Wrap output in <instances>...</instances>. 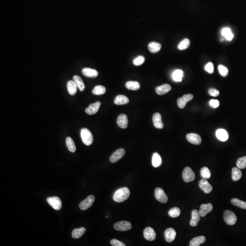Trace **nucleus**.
<instances>
[{
    "mask_svg": "<svg viewBox=\"0 0 246 246\" xmlns=\"http://www.w3.org/2000/svg\"><path fill=\"white\" fill-rule=\"evenodd\" d=\"M187 139L188 141L196 145L200 144L201 143V137L197 134H188L187 135Z\"/></svg>",
    "mask_w": 246,
    "mask_h": 246,
    "instance_id": "nucleus-12",
    "label": "nucleus"
},
{
    "mask_svg": "<svg viewBox=\"0 0 246 246\" xmlns=\"http://www.w3.org/2000/svg\"><path fill=\"white\" fill-rule=\"evenodd\" d=\"M125 154V151L124 149H117L116 151H115L111 155L110 158V161L111 163H116L123 158Z\"/></svg>",
    "mask_w": 246,
    "mask_h": 246,
    "instance_id": "nucleus-9",
    "label": "nucleus"
},
{
    "mask_svg": "<svg viewBox=\"0 0 246 246\" xmlns=\"http://www.w3.org/2000/svg\"><path fill=\"white\" fill-rule=\"evenodd\" d=\"M200 215L196 210H194L192 213V218L190 224L192 227H196L200 220Z\"/></svg>",
    "mask_w": 246,
    "mask_h": 246,
    "instance_id": "nucleus-19",
    "label": "nucleus"
},
{
    "mask_svg": "<svg viewBox=\"0 0 246 246\" xmlns=\"http://www.w3.org/2000/svg\"><path fill=\"white\" fill-rule=\"evenodd\" d=\"M101 105V102L97 101L95 103L89 105L88 108H86L85 112L88 115H93L98 112Z\"/></svg>",
    "mask_w": 246,
    "mask_h": 246,
    "instance_id": "nucleus-14",
    "label": "nucleus"
},
{
    "mask_svg": "<svg viewBox=\"0 0 246 246\" xmlns=\"http://www.w3.org/2000/svg\"><path fill=\"white\" fill-rule=\"evenodd\" d=\"M182 178L186 182H190L195 178V174L190 167L185 168L182 173Z\"/></svg>",
    "mask_w": 246,
    "mask_h": 246,
    "instance_id": "nucleus-4",
    "label": "nucleus"
},
{
    "mask_svg": "<svg viewBox=\"0 0 246 246\" xmlns=\"http://www.w3.org/2000/svg\"><path fill=\"white\" fill-rule=\"evenodd\" d=\"M218 71H219V73L222 76L226 77L228 75V68L222 65H220L218 67Z\"/></svg>",
    "mask_w": 246,
    "mask_h": 246,
    "instance_id": "nucleus-41",
    "label": "nucleus"
},
{
    "mask_svg": "<svg viewBox=\"0 0 246 246\" xmlns=\"http://www.w3.org/2000/svg\"><path fill=\"white\" fill-rule=\"evenodd\" d=\"M165 237L166 242L171 243L176 239V232L173 228H169L166 229L165 232Z\"/></svg>",
    "mask_w": 246,
    "mask_h": 246,
    "instance_id": "nucleus-18",
    "label": "nucleus"
},
{
    "mask_svg": "<svg viewBox=\"0 0 246 246\" xmlns=\"http://www.w3.org/2000/svg\"><path fill=\"white\" fill-rule=\"evenodd\" d=\"M125 87L127 89L131 90H137L140 87L139 83L136 81H128L126 83Z\"/></svg>",
    "mask_w": 246,
    "mask_h": 246,
    "instance_id": "nucleus-31",
    "label": "nucleus"
},
{
    "mask_svg": "<svg viewBox=\"0 0 246 246\" xmlns=\"http://www.w3.org/2000/svg\"><path fill=\"white\" fill-rule=\"evenodd\" d=\"M66 143L68 149L70 152L74 153L76 150L75 144L73 140L71 138L68 137L66 139Z\"/></svg>",
    "mask_w": 246,
    "mask_h": 246,
    "instance_id": "nucleus-33",
    "label": "nucleus"
},
{
    "mask_svg": "<svg viewBox=\"0 0 246 246\" xmlns=\"http://www.w3.org/2000/svg\"><path fill=\"white\" fill-rule=\"evenodd\" d=\"M82 73L88 78H96L98 76V72L96 70L90 68H84L82 71Z\"/></svg>",
    "mask_w": 246,
    "mask_h": 246,
    "instance_id": "nucleus-22",
    "label": "nucleus"
},
{
    "mask_svg": "<svg viewBox=\"0 0 246 246\" xmlns=\"http://www.w3.org/2000/svg\"><path fill=\"white\" fill-rule=\"evenodd\" d=\"M193 98V95L192 94H186V95H183V97L178 99V106L180 109H183L186 106L187 103L192 100Z\"/></svg>",
    "mask_w": 246,
    "mask_h": 246,
    "instance_id": "nucleus-11",
    "label": "nucleus"
},
{
    "mask_svg": "<svg viewBox=\"0 0 246 246\" xmlns=\"http://www.w3.org/2000/svg\"><path fill=\"white\" fill-rule=\"evenodd\" d=\"M111 245L113 246H125V244L123 242H121L120 241L117 239H112L111 241Z\"/></svg>",
    "mask_w": 246,
    "mask_h": 246,
    "instance_id": "nucleus-44",
    "label": "nucleus"
},
{
    "mask_svg": "<svg viewBox=\"0 0 246 246\" xmlns=\"http://www.w3.org/2000/svg\"><path fill=\"white\" fill-rule=\"evenodd\" d=\"M224 220L228 225L233 226L237 222V216L231 211L226 210L224 212Z\"/></svg>",
    "mask_w": 246,
    "mask_h": 246,
    "instance_id": "nucleus-3",
    "label": "nucleus"
},
{
    "mask_svg": "<svg viewBox=\"0 0 246 246\" xmlns=\"http://www.w3.org/2000/svg\"><path fill=\"white\" fill-rule=\"evenodd\" d=\"M152 164L153 167L155 168L160 167L162 164V159L160 154L157 153H154L152 156Z\"/></svg>",
    "mask_w": 246,
    "mask_h": 246,
    "instance_id": "nucleus-26",
    "label": "nucleus"
},
{
    "mask_svg": "<svg viewBox=\"0 0 246 246\" xmlns=\"http://www.w3.org/2000/svg\"><path fill=\"white\" fill-rule=\"evenodd\" d=\"M86 232V229L84 228H80L74 229L72 234L73 238L75 239L80 238Z\"/></svg>",
    "mask_w": 246,
    "mask_h": 246,
    "instance_id": "nucleus-30",
    "label": "nucleus"
},
{
    "mask_svg": "<svg viewBox=\"0 0 246 246\" xmlns=\"http://www.w3.org/2000/svg\"><path fill=\"white\" fill-rule=\"evenodd\" d=\"M130 192L128 188L126 187L121 188L116 191L113 196V200L116 202H124L129 197Z\"/></svg>",
    "mask_w": 246,
    "mask_h": 246,
    "instance_id": "nucleus-1",
    "label": "nucleus"
},
{
    "mask_svg": "<svg viewBox=\"0 0 246 246\" xmlns=\"http://www.w3.org/2000/svg\"><path fill=\"white\" fill-rule=\"evenodd\" d=\"M232 204L240 208L246 210V202L240 200L238 198H234L231 200Z\"/></svg>",
    "mask_w": 246,
    "mask_h": 246,
    "instance_id": "nucleus-34",
    "label": "nucleus"
},
{
    "mask_svg": "<svg viewBox=\"0 0 246 246\" xmlns=\"http://www.w3.org/2000/svg\"><path fill=\"white\" fill-rule=\"evenodd\" d=\"M208 92L211 96H213V97H217V96H219V93H220L218 90L213 88H210L208 91Z\"/></svg>",
    "mask_w": 246,
    "mask_h": 246,
    "instance_id": "nucleus-45",
    "label": "nucleus"
},
{
    "mask_svg": "<svg viewBox=\"0 0 246 246\" xmlns=\"http://www.w3.org/2000/svg\"><path fill=\"white\" fill-rule=\"evenodd\" d=\"M190 45V41L187 38H185L179 43L178 48L179 50H184L187 49Z\"/></svg>",
    "mask_w": 246,
    "mask_h": 246,
    "instance_id": "nucleus-37",
    "label": "nucleus"
},
{
    "mask_svg": "<svg viewBox=\"0 0 246 246\" xmlns=\"http://www.w3.org/2000/svg\"><path fill=\"white\" fill-rule=\"evenodd\" d=\"M129 102V99L123 95H119L116 97L114 103L116 105H124L127 104Z\"/></svg>",
    "mask_w": 246,
    "mask_h": 246,
    "instance_id": "nucleus-23",
    "label": "nucleus"
},
{
    "mask_svg": "<svg viewBox=\"0 0 246 246\" xmlns=\"http://www.w3.org/2000/svg\"><path fill=\"white\" fill-rule=\"evenodd\" d=\"M68 92L70 95H74L76 93L78 88L73 80H70L67 83Z\"/></svg>",
    "mask_w": 246,
    "mask_h": 246,
    "instance_id": "nucleus-27",
    "label": "nucleus"
},
{
    "mask_svg": "<svg viewBox=\"0 0 246 246\" xmlns=\"http://www.w3.org/2000/svg\"><path fill=\"white\" fill-rule=\"evenodd\" d=\"M161 48V44L157 42H151L148 45L149 50L152 53H157L160 51Z\"/></svg>",
    "mask_w": 246,
    "mask_h": 246,
    "instance_id": "nucleus-28",
    "label": "nucleus"
},
{
    "mask_svg": "<svg viewBox=\"0 0 246 246\" xmlns=\"http://www.w3.org/2000/svg\"><path fill=\"white\" fill-rule=\"evenodd\" d=\"M145 61V58L142 56H140L135 59L133 63L135 66H140L143 64Z\"/></svg>",
    "mask_w": 246,
    "mask_h": 246,
    "instance_id": "nucleus-42",
    "label": "nucleus"
},
{
    "mask_svg": "<svg viewBox=\"0 0 246 246\" xmlns=\"http://www.w3.org/2000/svg\"><path fill=\"white\" fill-rule=\"evenodd\" d=\"M237 167L240 169H244L246 167V156L239 158L237 161Z\"/></svg>",
    "mask_w": 246,
    "mask_h": 246,
    "instance_id": "nucleus-40",
    "label": "nucleus"
},
{
    "mask_svg": "<svg viewBox=\"0 0 246 246\" xmlns=\"http://www.w3.org/2000/svg\"><path fill=\"white\" fill-rule=\"evenodd\" d=\"M199 186L205 193L209 194L212 190V187L206 179H202L200 181Z\"/></svg>",
    "mask_w": 246,
    "mask_h": 246,
    "instance_id": "nucleus-13",
    "label": "nucleus"
},
{
    "mask_svg": "<svg viewBox=\"0 0 246 246\" xmlns=\"http://www.w3.org/2000/svg\"><path fill=\"white\" fill-rule=\"evenodd\" d=\"M144 236L148 241H154L156 239V233L153 228L151 227H147L144 231Z\"/></svg>",
    "mask_w": 246,
    "mask_h": 246,
    "instance_id": "nucleus-10",
    "label": "nucleus"
},
{
    "mask_svg": "<svg viewBox=\"0 0 246 246\" xmlns=\"http://www.w3.org/2000/svg\"><path fill=\"white\" fill-rule=\"evenodd\" d=\"M210 105L213 108H216L219 107L220 103L218 100L216 99H211L209 102Z\"/></svg>",
    "mask_w": 246,
    "mask_h": 246,
    "instance_id": "nucleus-46",
    "label": "nucleus"
},
{
    "mask_svg": "<svg viewBox=\"0 0 246 246\" xmlns=\"http://www.w3.org/2000/svg\"><path fill=\"white\" fill-rule=\"evenodd\" d=\"M216 137L219 140L221 141H226L228 139V132L226 130L220 129L217 130L215 133Z\"/></svg>",
    "mask_w": 246,
    "mask_h": 246,
    "instance_id": "nucleus-21",
    "label": "nucleus"
},
{
    "mask_svg": "<svg viewBox=\"0 0 246 246\" xmlns=\"http://www.w3.org/2000/svg\"><path fill=\"white\" fill-rule=\"evenodd\" d=\"M47 201L48 203L55 210L59 211L61 209L62 201L58 197H49L47 199Z\"/></svg>",
    "mask_w": 246,
    "mask_h": 246,
    "instance_id": "nucleus-5",
    "label": "nucleus"
},
{
    "mask_svg": "<svg viewBox=\"0 0 246 246\" xmlns=\"http://www.w3.org/2000/svg\"><path fill=\"white\" fill-rule=\"evenodd\" d=\"M242 173L239 168L234 167L232 169V178L235 182L239 181L242 177Z\"/></svg>",
    "mask_w": 246,
    "mask_h": 246,
    "instance_id": "nucleus-29",
    "label": "nucleus"
},
{
    "mask_svg": "<svg viewBox=\"0 0 246 246\" xmlns=\"http://www.w3.org/2000/svg\"><path fill=\"white\" fill-rule=\"evenodd\" d=\"M181 214V210L178 207H173L168 212V215L173 218L178 217Z\"/></svg>",
    "mask_w": 246,
    "mask_h": 246,
    "instance_id": "nucleus-39",
    "label": "nucleus"
},
{
    "mask_svg": "<svg viewBox=\"0 0 246 246\" xmlns=\"http://www.w3.org/2000/svg\"><path fill=\"white\" fill-rule=\"evenodd\" d=\"M80 135L84 144L87 146L92 144L93 140V136L90 130L87 128L82 129L81 130Z\"/></svg>",
    "mask_w": 246,
    "mask_h": 246,
    "instance_id": "nucleus-2",
    "label": "nucleus"
},
{
    "mask_svg": "<svg viewBox=\"0 0 246 246\" xmlns=\"http://www.w3.org/2000/svg\"><path fill=\"white\" fill-rule=\"evenodd\" d=\"M106 92V88L102 85H98L95 86L92 90L93 94L95 95H100L104 94Z\"/></svg>",
    "mask_w": 246,
    "mask_h": 246,
    "instance_id": "nucleus-36",
    "label": "nucleus"
},
{
    "mask_svg": "<svg viewBox=\"0 0 246 246\" xmlns=\"http://www.w3.org/2000/svg\"><path fill=\"white\" fill-rule=\"evenodd\" d=\"M183 73L181 70L178 69L175 71L172 74V78L176 82H181L182 81Z\"/></svg>",
    "mask_w": 246,
    "mask_h": 246,
    "instance_id": "nucleus-35",
    "label": "nucleus"
},
{
    "mask_svg": "<svg viewBox=\"0 0 246 246\" xmlns=\"http://www.w3.org/2000/svg\"><path fill=\"white\" fill-rule=\"evenodd\" d=\"M73 81L74 82L77 87L78 88L80 91L82 92V91H84V89H85V84H84L83 81L80 77L78 75L74 76L73 77Z\"/></svg>",
    "mask_w": 246,
    "mask_h": 246,
    "instance_id": "nucleus-24",
    "label": "nucleus"
},
{
    "mask_svg": "<svg viewBox=\"0 0 246 246\" xmlns=\"http://www.w3.org/2000/svg\"><path fill=\"white\" fill-rule=\"evenodd\" d=\"M132 228V225L130 222L128 221H121L117 222L114 225L115 230L119 231H129Z\"/></svg>",
    "mask_w": 246,
    "mask_h": 246,
    "instance_id": "nucleus-6",
    "label": "nucleus"
},
{
    "mask_svg": "<svg viewBox=\"0 0 246 246\" xmlns=\"http://www.w3.org/2000/svg\"><path fill=\"white\" fill-rule=\"evenodd\" d=\"M153 122L154 126L158 129H162L164 127V124L162 121V117L160 113H155L153 115Z\"/></svg>",
    "mask_w": 246,
    "mask_h": 246,
    "instance_id": "nucleus-16",
    "label": "nucleus"
},
{
    "mask_svg": "<svg viewBox=\"0 0 246 246\" xmlns=\"http://www.w3.org/2000/svg\"><path fill=\"white\" fill-rule=\"evenodd\" d=\"M201 176L203 179H209L211 177V173L207 167H204L201 170Z\"/></svg>",
    "mask_w": 246,
    "mask_h": 246,
    "instance_id": "nucleus-38",
    "label": "nucleus"
},
{
    "mask_svg": "<svg viewBox=\"0 0 246 246\" xmlns=\"http://www.w3.org/2000/svg\"><path fill=\"white\" fill-rule=\"evenodd\" d=\"M212 209H213V206L211 203H209L207 204H203L201 206L199 213L200 216L204 217L211 211H212Z\"/></svg>",
    "mask_w": 246,
    "mask_h": 246,
    "instance_id": "nucleus-15",
    "label": "nucleus"
},
{
    "mask_svg": "<svg viewBox=\"0 0 246 246\" xmlns=\"http://www.w3.org/2000/svg\"><path fill=\"white\" fill-rule=\"evenodd\" d=\"M155 197L156 200L162 203H166L168 201V198L163 189L160 188H156L155 189Z\"/></svg>",
    "mask_w": 246,
    "mask_h": 246,
    "instance_id": "nucleus-8",
    "label": "nucleus"
},
{
    "mask_svg": "<svg viewBox=\"0 0 246 246\" xmlns=\"http://www.w3.org/2000/svg\"><path fill=\"white\" fill-rule=\"evenodd\" d=\"M221 34L228 41H231L234 38V34L232 33L231 29L228 27L222 29L221 30Z\"/></svg>",
    "mask_w": 246,
    "mask_h": 246,
    "instance_id": "nucleus-32",
    "label": "nucleus"
},
{
    "mask_svg": "<svg viewBox=\"0 0 246 246\" xmlns=\"http://www.w3.org/2000/svg\"><path fill=\"white\" fill-rule=\"evenodd\" d=\"M172 89V87L168 84H165L161 86L157 87L155 91L158 95H162L166 94Z\"/></svg>",
    "mask_w": 246,
    "mask_h": 246,
    "instance_id": "nucleus-20",
    "label": "nucleus"
},
{
    "mask_svg": "<svg viewBox=\"0 0 246 246\" xmlns=\"http://www.w3.org/2000/svg\"><path fill=\"white\" fill-rule=\"evenodd\" d=\"M94 201H95V197L93 195L89 196L85 200L81 202L79 206V208L82 211L86 210L92 206Z\"/></svg>",
    "mask_w": 246,
    "mask_h": 246,
    "instance_id": "nucleus-7",
    "label": "nucleus"
},
{
    "mask_svg": "<svg viewBox=\"0 0 246 246\" xmlns=\"http://www.w3.org/2000/svg\"><path fill=\"white\" fill-rule=\"evenodd\" d=\"M206 241L205 237L203 236L196 237L191 240L189 245L190 246H200L201 244H204Z\"/></svg>",
    "mask_w": 246,
    "mask_h": 246,
    "instance_id": "nucleus-25",
    "label": "nucleus"
},
{
    "mask_svg": "<svg viewBox=\"0 0 246 246\" xmlns=\"http://www.w3.org/2000/svg\"><path fill=\"white\" fill-rule=\"evenodd\" d=\"M205 70L206 71L208 72L209 73H213L214 72V65L211 62L208 63L206 65L205 67Z\"/></svg>",
    "mask_w": 246,
    "mask_h": 246,
    "instance_id": "nucleus-43",
    "label": "nucleus"
},
{
    "mask_svg": "<svg viewBox=\"0 0 246 246\" xmlns=\"http://www.w3.org/2000/svg\"><path fill=\"white\" fill-rule=\"evenodd\" d=\"M118 125L122 129H125L128 125V120L127 116L125 114H121L118 117L117 119Z\"/></svg>",
    "mask_w": 246,
    "mask_h": 246,
    "instance_id": "nucleus-17",
    "label": "nucleus"
}]
</instances>
